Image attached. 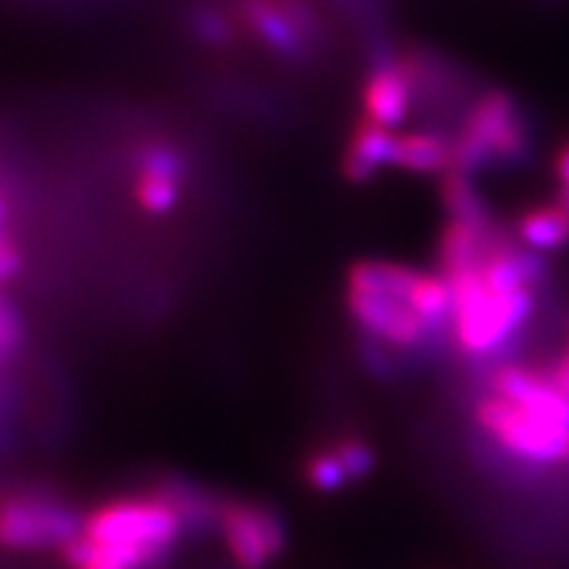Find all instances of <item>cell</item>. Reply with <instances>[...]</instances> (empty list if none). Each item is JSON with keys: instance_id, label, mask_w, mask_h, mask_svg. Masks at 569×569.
Here are the masks:
<instances>
[{"instance_id": "ffe728a7", "label": "cell", "mask_w": 569, "mask_h": 569, "mask_svg": "<svg viewBox=\"0 0 569 569\" xmlns=\"http://www.w3.org/2000/svg\"><path fill=\"white\" fill-rule=\"evenodd\" d=\"M543 372L549 375V380L559 388V393L569 398V359L567 356H561L559 361H553V365L549 369H543Z\"/></svg>"}, {"instance_id": "9a60e30c", "label": "cell", "mask_w": 569, "mask_h": 569, "mask_svg": "<svg viewBox=\"0 0 569 569\" xmlns=\"http://www.w3.org/2000/svg\"><path fill=\"white\" fill-rule=\"evenodd\" d=\"M301 478L306 486H309L315 493L332 496L340 493V490L351 488L353 482L348 478L343 461H340L336 446L330 443H317L309 453L303 457Z\"/></svg>"}, {"instance_id": "8992f818", "label": "cell", "mask_w": 569, "mask_h": 569, "mask_svg": "<svg viewBox=\"0 0 569 569\" xmlns=\"http://www.w3.org/2000/svg\"><path fill=\"white\" fill-rule=\"evenodd\" d=\"M472 419L486 432L490 443L519 461L536 467L567 465L569 461V427L530 415L490 390L475 401Z\"/></svg>"}, {"instance_id": "4fadbf2b", "label": "cell", "mask_w": 569, "mask_h": 569, "mask_svg": "<svg viewBox=\"0 0 569 569\" xmlns=\"http://www.w3.org/2000/svg\"><path fill=\"white\" fill-rule=\"evenodd\" d=\"M396 167L415 174H443L451 167V138L440 132L398 134Z\"/></svg>"}, {"instance_id": "277c9868", "label": "cell", "mask_w": 569, "mask_h": 569, "mask_svg": "<svg viewBox=\"0 0 569 569\" xmlns=\"http://www.w3.org/2000/svg\"><path fill=\"white\" fill-rule=\"evenodd\" d=\"M530 132L525 113L507 90H488L467 111L451 138L453 172L475 177L482 169L509 167L528 159Z\"/></svg>"}, {"instance_id": "30bf717a", "label": "cell", "mask_w": 569, "mask_h": 569, "mask_svg": "<svg viewBox=\"0 0 569 569\" xmlns=\"http://www.w3.org/2000/svg\"><path fill=\"white\" fill-rule=\"evenodd\" d=\"M488 390L530 415L569 427V398L559 393L546 372L519 365H498L488 375Z\"/></svg>"}, {"instance_id": "ba28073f", "label": "cell", "mask_w": 569, "mask_h": 569, "mask_svg": "<svg viewBox=\"0 0 569 569\" xmlns=\"http://www.w3.org/2000/svg\"><path fill=\"white\" fill-rule=\"evenodd\" d=\"M240 19L259 46L288 63L309 61L322 34L309 0H243Z\"/></svg>"}, {"instance_id": "7c38bea8", "label": "cell", "mask_w": 569, "mask_h": 569, "mask_svg": "<svg viewBox=\"0 0 569 569\" xmlns=\"http://www.w3.org/2000/svg\"><path fill=\"white\" fill-rule=\"evenodd\" d=\"M517 243L536 253H553L569 246V211L553 203L532 206L517 219Z\"/></svg>"}, {"instance_id": "44dd1931", "label": "cell", "mask_w": 569, "mask_h": 569, "mask_svg": "<svg viewBox=\"0 0 569 569\" xmlns=\"http://www.w3.org/2000/svg\"><path fill=\"white\" fill-rule=\"evenodd\" d=\"M553 174H557L559 188H569V140L559 148L557 159H553Z\"/></svg>"}, {"instance_id": "e0dca14e", "label": "cell", "mask_w": 569, "mask_h": 569, "mask_svg": "<svg viewBox=\"0 0 569 569\" xmlns=\"http://www.w3.org/2000/svg\"><path fill=\"white\" fill-rule=\"evenodd\" d=\"M190 32H193L196 40L211 48H227L234 40L230 17L209 3H198L190 9Z\"/></svg>"}, {"instance_id": "2e32d148", "label": "cell", "mask_w": 569, "mask_h": 569, "mask_svg": "<svg viewBox=\"0 0 569 569\" xmlns=\"http://www.w3.org/2000/svg\"><path fill=\"white\" fill-rule=\"evenodd\" d=\"M134 201L151 217H167L182 201V182L167 180V177H148L138 174L134 182Z\"/></svg>"}, {"instance_id": "52a82bcc", "label": "cell", "mask_w": 569, "mask_h": 569, "mask_svg": "<svg viewBox=\"0 0 569 569\" xmlns=\"http://www.w3.org/2000/svg\"><path fill=\"white\" fill-rule=\"evenodd\" d=\"M217 538L230 553L234 569H269L288 549V525L269 503L222 496Z\"/></svg>"}, {"instance_id": "d6986e66", "label": "cell", "mask_w": 569, "mask_h": 569, "mask_svg": "<svg viewBox=\"0 0 569 569\" xmlns=\"http://www.w3.org/2000/svg\"><path fill=\"white\" fill-rule=\"evenodd\" d=\"M21 267H24V259H21L17 243L9 238L0 240V284L13 280L21 272Z\"/></svg>"}, {"instance_id": "7a4b0ae2", "label": "cell", "mask_w": 569, "mask_h": 569, "mask_svg": "<svg viewBox=\"0 0 569 569\" xmlns=\"http://www.w3.org/2000/svg\"><path fill=\"white\" fill-rule=\"evenodd\" d=\"M453 293L451 343L469 361L496 365L536 311V290L493 293L482 264L443 274Z\"/></svg>"}, {"instance_id": "7402d4cb", "label": "cell", "mask_w": 569, "mask_h": 569, "mask_svg": "<svg viewBox=\"0 0 569 569\" xmlns=\"http://www.w3.org/2000/svg\"><path fill=\"white\" fill-rule=\"evenodd\" d=\"M6 217H9V211H6V201L0 196V240L6 238Z\"/></svg>"}, {"instance_id": "9c48e42d", "label": "cell", "mask_w": 569, "mask_h": 569, "mask_svg": "<svg viewBox=\"0 0 569 569\" xmlns=\"http://www.w3.org/2000/svg\"><path fill=\"white\" fill-rule=\"evenodd\" d=\"M415 77H411L409 61L396 59L390 53H380L369 71L365 92V113L369 122L386 127V130H401L407 124L411 106H415Z\"/></svg>"}, {"instance_id": "ac0fdd59", "label": "cell", "mask_w": 569, "mask_h": 569, "mask_svg": "<svg viewBox=\"0 0 569 569\" xmlns=\"http://www.w3.org/2000/svg\"><path fill=\"white\" fill-rule=\"evenodd\" d=\"M138 174L167 177V180L184 182L188 163H184V156L172 146H148L138 156Z\"/></svg>"}, {"instance_id": "5bb4252c", "label": "cell", "mask_w": 569, "mask_h": 569, "mask_svg": "<svg viewBox=\"0 0 569 569\" xmlns=\"http://www.w3.org/2000/svg\"><path fill=\"white\" fill-rule=\"evenodd\" d=\"M440 201H443V209L453 222L480 227L493 224L486 198L480 196L478 184H475V177L448 169V172H443V180H440Z\"/></svg>"}, {"instance_id": "603a6c76", "label": "cell", "mask_w": 569, "mask_h": 569, "mask_svg": "<svg viewBox=\"0 0 569 569\" xmlns=\"http://www.w3.org/2000/svg\"><path fill=\"white\" fill-rule=\"evenodd\" d=\"M567 359H569V351H567Z\"/></svg>"}, {"instance_id": "6da1fadb", "label": "cell", "mask_w": 569, "mask_h": 569, "mask_svg": "<svg viewBox=\"0 0 569 569\" xmlns=\"http://www.w3.org/2000/svg\"><path fill=\"white\" fill-rule=\"evenodd\" d=\"M82 538L119 569H167L188 530L180 511L153 486L84 511Z\"/></svg>"}, {"instance_id": "8fae6325", "label": "cell", "mask_w": 569, "mask_h": 569, "mask_svg": "<svg viewBox=\"0 0 569 569\" xmlns=\"http://www.w3.org/2000/svg\"><path fill=\"white\" fill-rule=\"evenodd\" d=\"M398 134L386 127L361 119L348 140L343 156V174L353 184H365L386 167H396Z\"/></svg>"}, {"instance_id": "5b68a950", "label": "cell", "mask_w": 569, "mask_h": 569, "mask_svg": "<svg viewBox=\"0 0 569 569\" xmlns=\"http://www.w3.org/2000/svg\"><path fill=\"white\" fill-rule=\"evenodd\" d=\"M82 515L48 486L0 490V549L17 553L61 551L82 532Z\"/></svg>"}, {"instance_id": "3957f363", "label": "cell", "mask_w": 569, "mask_h": 569, "mask_svg": "<svg viewBox=\"0 0 569 569\" xmlns=\"http://www.w3.org/2000/svg\"><path fill=\"white\" fill-rule=\"evenodd\" d=\"M348 315L359 327V336L388 346L390 351L411 359L438 353L448 338L430 330L411 309L409 298L390 284L380 261H359L348 272L346 284Z\"/></svg>"}]
</instances>
